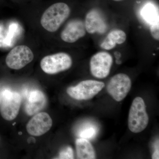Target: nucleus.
I'll list each match as a JSON object with an SVG mask.
<instances>
[{
  "mask_svg": "<svg viewBox=\"0 0 159 159\" xmlns=\"http://www.w3.org/2000/svg\"><path fill=\"white\" fill-rule=\"evenodd\" d=\"M126 39V34L122 30L116 29L109 33L101 43V48L106 50L114 48L117 44H122Z\"/></svg>",
  "mask_w": 159,
  "mask_h": 159,
  "instance_id": "nucleus-13",
  "label": "nucleus"
},
{
  "mask_svg": "<svg viewBox=\"0 0 159 159\" xmlns=\"http://www.w3.org/2000/svg\"><path fill=\"white\" fill-rule=\"evenodd\" d=\"M2 102L0 108L2 117L7 121L16 118L19 112L21 97L16 92L5 90L2 93Z\"/></svg>",
  "mask_w": 159,
  "mask_h": 159,
  "instance_id": "nucleus-7",
  "label": "nucleus"
},
{
  "mask_svg": "<svg viewBox=\"0 0 159 159\" xmlns=\"http://www.w3.org/2000/svg\"><path fill=\"white\" fill-rule=\"evenodd\" d=\"M46 103L47 99L42 92L38 90L31 91L26 102L25 111L27 115L33 116L42 110Z\"/></svg>",
  "mask_w": 159,
  "mask_h": 159,
  "instance_id": "nucleus-12",
  "label": "nucleus"
},
{
  "mask_svg": "<svg viewBox=\"0 0 159 159\" xmlns=\"http://www.w3.org/2000/svg\"><path fill=\"white\" fill-rule=\"evenodd\" d=\"M52 124L53 121L48 114L38 113L28 122L26 129L31 135L40 136L48 132L51 129Z\"/></svg>",
  "mask_w": 159,
  "mask_h": 159,
  "instance_id": "nucleus-9",
  "label": "nucleus"
},
{
  "mask_svg": "<svg viewBox=\"0 0 159 159\" xmlns=\"http://www.w3.org/2000/svg\"><path fill=\"white\" fill-rule=\"evenodd\" d=\"M70 9L66 3L58 2L51 5L43 13L40 23L47 31L54 32L67 19Z\"/></svg>",
  "mask_w": 159,
  "mask_h": 159,
  "instance_id": "nucleus-1",
  "label": "nucleus"
},
{
  "mask_svg": "<svg viewBox=\"0 0 159 159\" xmlns=\"http://www.w3.org/2000/svg\"><path fill=\"white\" fill-rule=\"evenodd\" d=\"M149 118L142 98L137 97L131 106L128 116V127L134 133H139L147 127Z\"/></svg>",
  "mask_w": 159,
  "mask_h": 159,
  "instance_id": "nucleus-2",
  "label": "nucleus"
},
{
  "mask_svg": "<svg viewBox=\"0 0 159 159\" xmlns=\"http://www.w3.org/2000/svg\"><path fill=\"white\" fill-rule=\"evenodd\" d=\"M114 1H116V2H120V1H123V0H113Z\"/></svg>",
  "mask_w": 159,
  "mask_h": 159,
  "instance_id": "nucleus-20",
  "label": "nucleus"
},
{
  "mask_svg": "<svg viewBox=\"0 0 159 159\" xmlns=\"http://www.w3.org/2000/svg\"><path fill=\"white\" fill-rule=\"evenodd\" d=\"M72 64L73 61L69 54L60 52L43 57L40 67L46 74H55L69 70Z\"/></svg>",
  "mask_w": 159,
  "mask_h": 159,
  "instance_id": "nucleus-3",
  "label": "nucleus"
},
{
  "mask_svg": "<svg viewBox=\"0 0 159 159\" xmlns=\"http://www.w3.org/2000/svg\"><path fill=\"white\" fill-rule=\"evenodd\" d=\"M113 57L108 52L101 51L94 54L90 61V70L93 77L103 79L110 73Z\"/></svg>",
  "mask_w": 159,
  "mask_h": 159,
  "instance_id": "nucleus-8",
  "label": "nucleus"
},
{
  "mask_svg": "<svg viewBox=\"0 0 159 159\" xmlns=\"http://www.w3.org/2000/svg\"><path fill=\"white\" fill-rule=\"evenodd\" d=\"M34 54L28 46H16L6 56V62L9 68L19 70L23 68L34 59Z\"/></svg>",
  "mask_w": 159,
  "mask_h": 159,
  "instance_id": "nucleus-5",
  "label": "nucleus"
},
{
  "mask_svg": "<svg viewBox=\"0 0 159 159\" xmlns=\"http://www.w3.org/2000/svg\"><path fill=\"white\" fill-rule=\"evenodd\" d=\"M84 25L86 31L91 34H104L108 29L104 16L97 9H92L87 13Z\"/></svg>",
  "mask_w": 159,
  "mask_h": 159,
  "instance_id": "nucleus-10",
  "label": "nucleus"
},
{
  "mask_svg": "<svg viewBox=\"0 0 159 159\" xmlns=\"http://www.w3.org/2000/svg\"><path fill=\"white\" fill-rule=\"evenodd\" d=\"M86 33L84 22L79 19L71 20L67 24L61 33L63 41L74 43L84 37Z\"/></svg>",
  "mask_w": 159,
  "mask_h": 159,
  "instance_id": "nucleus-11",
  "label": "nucleus"
},
{
  "mask_svg": "<svg viewBox=\"0 0 159 159\" xmlns=\"http://www.w3.org/2000/svg\"><path fill=\"white\" fill-rule=\"evenodd\" d=\"M157 12L156 11V9H155L153 5L152 4H148L147 6H145L144 9L142 10V14L143 16L148 22L151 23V25L155 24L154 22H157Z\"/></svg>",
  "mask_w": 159,
  "mask_h": 159,
  "instance_id": "nucleus-15",
  "label": "nucleus"
},
{
  "mask_svg": "<svg viewBox=\"0 0 159 159\" xmlns=\"http://www.w3.org/2000/svg\"><path fill=\"white\" fill-rule=\"evenodd\" d=\"M131 86V80L128 75L121 73L111 77L107 84V90L113 99L120 102L126 97Z\"/></svg>",
  "mask_w": 159,
  "mask_h": 159,
  "instance_id": "nucleus-6",
  "label": "nucleus"
},
{
  "mask_svg": "<svg viewBox=\"0 0 159 159\" xmlns=\"http://www.w3.org/2000/svg\"><path fill=\"white\" fill-rule=\"evenodd\" d=\"M59 159H74V153L73 148L70 146L64 148L60 152Z\"/></svg>",
  "mask_w": 159,
  "mask_h": 159,
  "instance_id": "nucleus-17",
  "label": "nucleus"
},
{
  "mask_svg": "<svg viewBox=\"0 0 159 159\" xmlns=\"http://www.w3.org/2000/svg\"><path fill=\"white\" fill-rule=\"evenodd\" d=\"M159 23L151 25L150 27L151 34L152 37L156 40L159 39Z\"/></svg>",
  "mask_w": 159,
  "mask_h": 159,
  "instance_id": "nucleus-18",
  "label": "nucleus"
},
{
  "mask_svg": "<svg viewBox=\"0 0 159 159\" xmlns=\"http://www.w3.org/2000/svg\"><path fill=\"white\" fill-rule=\"evenodd\" d=\"M105 86L104 83L97 80H83L75 86L67 89V93L73 99L78 100H89L99 93Z\"/></svg>",
  "mask_w": 159,
  "mask_h": 159,
  "instance_id": "nucleus-4",
  "label": "nucleus"
},
{
  "mask_svg": "<svg viewBox=\"0 0 159 159\" xmlns=\"http://www.w3.org/2000/svg\"><path fill=\"white\" fill-rule=\"evenodd\" d=\"M16 122H15L14 124H13V125H15V124H16Z\"/></svg>",
  "mask_w": 159,
  "mask_h": 159,
  "instance_id": "nucleus-21",
  "label": "nucleus"
},
{
  "mask_svg": "<svg viewBox=\"0 0 159 159\" xmlns=\"http://www.w3.org/2000/svg\"><path fill=\"white\" fill-rule=\"evenodd\" d=\"M152 158L153 159H159V149H157L152 154Z\"/></svg>",
  "mask_w": 159,
  "mask_h": 159,
  "instance_id": "nucleus-19",
  "label": "nucleus"
},
{
  "mask_svg": "<svg viewBox=\"0 0 159 159\" xmlns=\"http://www.w3.org/2000/svg\"><path fill=\"white\" fill-rule=\"evenodd\" d=\"M97 134V129L93 126H88L81 130L79 133V137L88 140L94 138Z\"/></svg>",
  "mask_w": 159,
  "mask_h": 159,
  "instance_id": "nucleus-16",
  "label": "nucleus"
},
{
  "mask_svg": "<svg viewBox=\"0 0 159 159\" xmlns=\"http://www.w3.org/2000/svg\"><path fill=\"white\" fill-rule=\"evenodd\" d=\"M75 144L77 158H96V153L93 147L88 139L80 138L76 140Z\"/></svg>",
  "mask_w": 159,
  "mask_h": 159,
  "instance_id": "nucleus-14",
  "label": "nucleus"
}]
</instances>
